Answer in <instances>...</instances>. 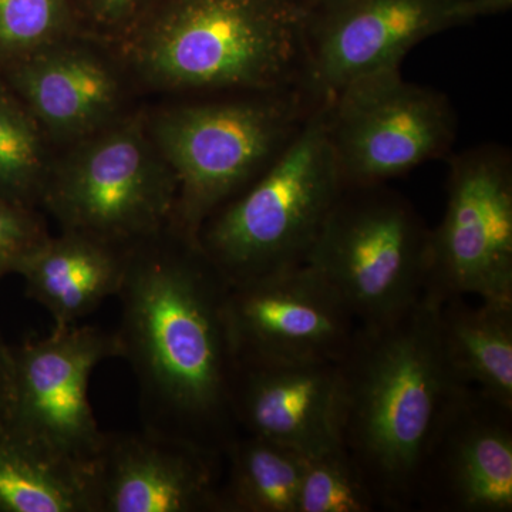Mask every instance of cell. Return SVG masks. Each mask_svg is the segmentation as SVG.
<instances>
[{
    "label": "cell",
    "instance_id": "1",
    "mask_svg": "<svg viewBox=\"0 0 512 512\" xmlns=\"http://www.w3.org/2000/svg\"><path fill=\"white\" fill-rule=\"evenodd\" d=\"M227 296L197 241L170 227L130 248L117 295L120 359L136 377L143 429L220 456L239 434Z\"/></svg>",
    "mask_w": 512,
    "mask_h": 512
},
{
    "label": "cell",
    "instance_id": "2",
    "mask_svg": "<svg viewBox=\"0 0 512 512\" xmlns=\"http://www.w3.org/2000/svg\"><path fill=\"white\" fill-rule=\"evenodd\" d=\"M437 308L423 292L390 318L357 323L336 362L340 440L382 510H416L431 440L467 387L444 355Z\"/></svg>",
    "mask_w": 512,
    "mask_h": 512
},
{
    "label": "cell",
    "instance_id": "3",
    "mask_svg": "<svg viewBox=\"0 0 512 512\" xmlns=\"http://www.w3.org/2000/svg\"><path fill=\"white\" fill-rule=\"evenodd\" d=\"M309 9L296 0H181L141 46V64L170 89L308 93Z\"/></svg>",
    "mask_w": 512,
    "mask_h": 512
},
{
    "label": "cell",
    "instance_id": "4",
    "mask_svg": "<svg viewBox=\"0 0 512 512\" xmlns=\"http://www.w3.org/2000/svg\"><path fill=\"white\" fill-rule=\"evenodd\" d=\"M343 188L322 103L254 183L202 222L195 241L228 285L305 264Z\"/></svg>",
    "mask_w": 512,
    "mask_h": 512
},
{
    "label": "cell",
    "instance_id": "5",
    "mask_svg": "<svg viewBox=\"0 0 512 512\" xmlns=\"http://www.w3.org/2000/svg\"><path fill=\"white\" fill-rule=\"evenodd\" d=\"M319 104L292 90L167 111L156 138L177 183L170 228L195 239L212 212L274 163Z\"/></svg>",
    "mask_w": 512,
    "mask_h": 512
},
{
    "label": "cell",
    "instance_id": "6",
    "mask_svg": "<svg viewBox=\"0 0 512 512\" xmlns=\"http://www.w3.org/2000/svg\"><path fill=\"white\" fill-rule=\"evenodd\" d=\"M430 231L412 202L386 184L345 187L305 264L332 286L357 323L377 322L423 295Z\"/></svg>",
    "mask_w": 512,
    "mask_h": 512
},
{
    "label": "cell",
    "instance_id": "7",
    "mask_svg": "<svg viewBox=\"0 0 512 512\" xmlns=\"http://www.w3.org/2000/svg\"><path fill=\"white\" fill-rule=\"evenodd\" d=\"M326 136L345 187L386 184L450 154L457 114L446 94L400 69L360 77L323 101Z\"/></svg>",
    "mask_w": 512,
    "mask_h": 512
},
{
    "label": "cell",
    "instance_id": "8",
    "mask_svg": "<svg viewBox=\"0 0 512 512\" xmlns=\"http://www.w3.org/2000/svg\"><path fill=\"white\" fill-rule=\"evenodd\" d=\"M424 293L512 303V157L498 144L451 157L443 220L431 228Z\"/></svg>",
    "mask_w": 512,
    "mask_h": 512
},
{
    "label": "cell",
    "instance_id": "9",
    "mask_svg": "<svg viewBox=\"0 0 512 512\" xmlns=\"http://www.w3.org/2000/svg\"><path fill=\"white\" fill-rule=\"evenodd\" d=\"M63 231L133 247L170 227L177 183L143 131L124 126L84 146L43 185Z\"/></svg>",
    "mask_w": 512,
    "mask_h": 512
},
{
    "label": "cell",
    "instance_id": "10",
    "mask_svg": "<svg viewBox=\"0 0 512 512\" xmlns=\"http://www.w3.org/2000/svg\"><path fill=\"white\" fill-rule=\"evenodd\" d=\"M109 359H120L116 332L79 323L13 348L6 430L50 453L93 464L106 433L90 404V377Z\"/></svg>",
    "mask_w": 512,
    "mask_h": 512
},
{
    "label": "cell",
    "instance_id": "11",
    "mask_svg": "<svg viewBox=\"0 0 512 512\" xmlns=\"http://www.w3.org/2000/svg\"><path fill=\"white\" fill-rule=\"evenodd\" d=\"M510 0H342L328 15L309 9L306 23V92L323 103L346 84L400 69L424 39Z\"/></svg>",
    "mask_w": 512,
    "mask_h": 512
},
{
    "label": "cell",
    "instance_id": "12",
    "mask_svg": "<svg viewBox=\"0 0 512 512\" xmlns=\"http://www.w3.org/2000/svg\"><path fill=\"white\" fill-rule=\"evenodd\" d=\"M237 357L338 362L357 326L338 293L308 264L228 285Z\"/></svg>",
    "mask_w": 512,
    "mask_h": 512
},
{
    "label": "cell",
    "instance_id": "13",
    "mask_svg": "<svg viewBox=\"0 0 512 512\" xmlns=\"http://www.w3.org/2000/svg\"><path fill=\"white\" fill-rule=\"evenodd\" d=\"M417 507L512 511V410L474 387L457 394L424 458Z\"/></svg>",
    "mask_w": 512,
    "mask_h": 512
},
{
    "label": "cell",
    "instance_id": "14",
    "mask_svg": "<svg viewBox=\"0 0 512 512\" xmlns=\"http://www.w3.org/2000/svg\"><path fill=\"white\" fill-rule=\"evenodd\" d=\"M99 512H220L222 456L143 429L104 434Z\"/></svg>",
    "mask_w": 512,
    "mask_h": 512
},
{
    "label": "cell",
    "instance_id": "15",
    "mask_svg": "<svg viewBox=\"0 0 512 512\" xmlns=\"http://www.w3.org/2000/svg\"><path fill=\"white\" fill-rule=\"evenodd\" d=\"M232 412L239 433L305 457L343 447L338 363L237 357Z\"/></svg>",
    "mask_w": 512,
    "mask_h": 512
},
{
    "label": "cell",
    "instance_id": "16",
    "mask_svg": "<svg viewBox=\"0 0 512 512\" xmlns=\"http://www.w3.org/2000/svg\"><path fill=\"white\" fill-rule=\"evenodd\" d=\"M131 247L63 231L47 237L20 262L26 293L53 318V328L77 325L119 295Z\"/></svg>",
    "mask_w": 512,
    "mask_h": 512
},
{
    "label": "cell",
    "instance_id": "17",
    "mask_svg": "<svg viewBox=\"0 0 512 512\" xmlns=\"http://www.w3.org/2000/svg\"><path fill=\"white\" fill-rule=\"evenodd\" d=\"M15 84L37 119L63 136L97 126L113 109L117 94L103 63L70 50L32 57L19 67Z\"/></svg>",
    "mask_w": 512,
    "mask_h": 512
},
{
    "label": "cell",
    "instance_id": "18",
    "mask_svg": "<svg viewBox=\"0 0 512 512\" xmlns=\"http://www.w3.org/2000/svg\"><path fill=\"white\" fill-rule=\"evenodd\" d=\"M476 301L437 302L441 346L460 382L512 410V303Z\"/></svg>",
    "mask_w": 512,
    "mask_h": 512
},
{
    "label": "cell",
    "instance_id": "19",
    "mask_svg": "<svg viewBox=\"0 0 512 512\" xmlns=\"http://www.w3.org/2000/svg\"><path fill=\"white\" fill-rule=\"evenodd\" d=\"M0 512H99L94 463L0 434Z\"/></svg>",
    "mask_w": 512,
    "mask_h": 512
},
{
    "label": "cell",
    "instance_id": "20",
    "mask_svg": "<svg viewBox=\"0 0 512 512\" xmlns=\"http://www.w3.org/2000/svg\"><path fill=\"white\" fill-rule=\"evenodd\" d=\"M306 458L275 441L239 433L222 454L220 512H298Z\"/></svg>",
    "mask_w": 512,
    "mask_h": 512
},
{
    "label": "cell",
    "instance_id": "21",
    "mask_svg": "<svg viewBox=\"0 0 512 512\" xmlns=\"http://www.w3.org/2000/svg\"><path fill=\"white\" fill-rule=\"evenodd\" d=\"M45 181L36 127L0 87V197L26 205L42 195Z\"/></svg>",
    "mask_w": 512,
    "mask_h": 512
},
{
    "label": "cell",
    "instance_id": "22",
    "mask_svg": "<svg viewBox=\"0 0 512 512\" xmlns=\"http://www.w3.org/2000/svg\"><path fill=\"white\" fill-rule=\"evenodd\" d=\"M376 510L375 497L345 448L306 458L298 512Z\"/></svg>",
    "mask_w": 512,
    "mask_h": 512
},
{
    "label": "cell",
    "instance_id": "23",
    "mask_svg": "<svg viewBox=\"0 0 512 512\" xmlns=\"http://www.w3.org/2000/svg\"><path fill=\"white\" fill-rule=\"evenodd\" d=\"M59 25V0H0V53L35 52Z\"/></svg>",
    "mask_w": 512,
    "mask_h": 512
},
{
    "label": "cell",
    "instance_id": "24",
    "mask_svg": "<svg viewBox=\"0 0 512 512\" xmlns=\"http://www.w3.org/2000/svg\"><path fill=\"white\" fill-rule=\"evenodd\" d=\"M47 237L26 205L0 197V279L16 274L20 262Z\"/></svg>",
    "mask_w": 512,
    "mask_h": 512
},
{
    "label": "cell",
    "instance_id": "25",
    "mask_svg": "<svg viewBox=\"0 0 512 512\" xmlns=\"http://www.w3.org/2000/svg\"><path fill=\"white\" fill-rule=\"evenodd\" d=\"M13 399V348L0 335V434L8 429Z\"/></svg>",
    "mask_w": 512,
    "mask_h": 512
},
{
    "label": "cell",
    "instance_id": "26",
    "mask_svg": "<svg viewBox=\"0 0 512 512\" xmlns=\"http://www.w3.org/2000/svg\"><path fill=\"white\" fill-rule=\"evenodd\" d=\"M133 0H100L101 8L110 16H120L130 8Z\"/></svg>",
    "mask_w": 512,
    "mask_h": 512
}]
</instances>
